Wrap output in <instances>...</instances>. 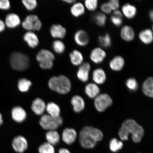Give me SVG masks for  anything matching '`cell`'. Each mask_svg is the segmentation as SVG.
I'll return each instance as SVG.
<instances>
[{"instance_id":"1","label":"cell","mask_w":153,"mask_h":153,"mask_svg":"<svg viewBox=\"0 0 153 153\" xmlns=\"http://www.w3.org/2000/svg\"><path fill=\"white\" fill-rule=\"evenodd\" d=\"M144 133V130L141 126L134 120L129 119L126 120L122 124L118 135L122 140L126 141L128 139L129 135L131 134L133 141L137 143L140 142Z\"/></svg>"},{"instance_id":"2","label":"cell","mask_w":153,"mask_h":153,"mask_svg":"<svg viewBox=\"0 0 153 153\" xmlns=\"http://www.w3.org/2000/svg\"><path fill=\"white\" fill-rule=\"evenodd\" d=\"M103 134L100 130L96 128L87 126L80 132L79 141L83 148L91 149L94 148L97 142L102 140Z\"/></svg>"},{"instance_id":"3","label":"cell","mask_w":153,"mask_h":153,"mask_svg":"<svg viewBox=\"0 0 153 153\" xmlns=\"http://www.w3.org/2000/svg\"><path fill=\"white\" fill-rule=\"evenodd\" d=\"M50 88L62 94H66L71 91V82L68 77L61 75L51 77L48 82Z\"/></svg>"},{"instance_id":"4","label":"cell","mask_w":153,"mask_h":153,"mask_svg":"<svg viewBox=\"0 0 153 153\" xmlns=\"http://www.w3.org/2000/svg\"><path fill=\"white\" fill-rule=\"evenodd\" d=\"M10 63L14 70L18 71H24L29 66L30 61L27 55L19 51H15L11 54Z\"/></svg>"},{"instance_id":"5","label":"cell","mask_w":153,"mask_h":153,"mask_svg":"<svg viewBox=\"0 0 153 153\" xmlns=\"http://www.w3.org/2000/svg\"><path fill=\"white\" fill-rule=\"evenodd\" d=\"M63 122L62 118L60 116L55 117L45 114L40 118L39 124L43 129L50 131L58 129L62 125Z\"/></svg>"},{"instance_id":"6","label":"cell","mask_w":153,"mask_h":153,"mask_svg":"<svg viewBox=\"0 0 153 153\" xmlns=\"http://www.w3.org/2000/svg\"><path fill=\"white\" fill-rule=\"evenodd\" d=\"M22 25V27L27 31H39L42 26L41 20L37 15L34 14L27 16Z\"/></svg>"},{"instance_id":"7","label":"cell","mask_w":153,"mask_h":153,"mask_svg":"<svg viewBox=\"0 0 153 153\" xmlns=\"http://www.w3.org/2000/svg\"><path fill=\"white\" fill-rule=\"evenodd\" d=\"M95 99V108L100 112L104 111L112 104L113 101L111 98L106 94H99Z\"/></svg>"},{"instance_id":"8","label":"cell","mask_w":153,"mask_h":153,"mask_svg":"<svg viewBox=\"0 0 153 153\" xmlns=\"http://www.w3.org/2000/svg\"><path fill=\"white\" fill-rule=\"evenodd\" d=\"M107 57V53L101 47L94 48L91 51L89 58L95 64H100L104 62Z\"/></svg>"},{"instance_id":"9","label":"cell","mask_w":153,"mask_h":153,"mask_svg":"<svg viewBox=\"0 0 153 153\" xmlns=\"http://www.w3.org/2000/svg\"><path fill=\"white\" fill-rule=\"evenodd\" d=\"M74 42L76 45L81 47H85L89 45L90 41L89 34L83 30H78L74 36Z\"/></svg>"},{"instance_id":"10","label":"cell","mask_w":153,"mask_h":153,"mask_svg":"<svg viewBox=\"0 0 153 153\" xmlns=\"http://www.w3.org/2000/svg\"><path fill=\"white\" fill-rule=\"evenodd\" d=\"M91 69L90 64L89 62H84L79 66L76 72V76L78 79L84 82H87L89 79Z\"/></svg>"},{"instance_id":"11","label":"cell","mask_w":153,"mask_h":153,"mask_svg":"<svg viewBox=\"0 0 153 153\" xmlns=\"http://www.w3.org/2000/svg\"><path fill=\"white\" fill-rule=\"evenodd\" d=\"M120 36L122 40L127 42L134 41L135 37V33L134 28L129 25L122 27L120 32Z\"/></svg>"},{"instance_id":"12","label":"cell","mask_w":153,"mask_h":153,"mask_svg":"<svg viewBox=\"0 0 153 153\" xmlns=\"http://www.w3.org/2000/svg\"><path fill=\"white\" fill-rule=\"evenodd\" d=\"M126 61L124 57L121 55H117L111 59L108 65L113 71H121L125 67Z\"/></svg>"},{"instance_id":"13","label":"cell","mask_w":153,"mask_h":153,"mask_svg":"<svg viewBox=\"0 0 153 153\" xmlns=\"http://www.w3.org/2000/svg\"><path fill=\"white\" fill-rule=\"evenodd\" d=\"M12 146L15 152L22 153L27 148V141L24 137L18 136L13 139Z\"/></svg>"},{"instance_id":"14","label":"cell","mask_w":153,"mask_h":153,"mask_svg":"<svg viewBox=\"0 0 153 153\" xmlns=\"http://www.w3.org/2000/svg\"><path fill=\"white\" fill-rule=\"evenodd\" d=\"M50 33L53 38L57 39H63L66 34L65 28L60 24H53L51 26Z\"/></svg>"},{"instance_id":"15","label":"cell","mask_w":153,"mask_h":153,"mask_svg":"<svg viewBox=\"0 0 153 153\" xmlns=\"http://www.w3.org/2000/svg\"><path fill=\"white\" fill-rule=\"evenodd\" d=\"M139 39L141 43L145 45H150L153 41V30L152 29H144L139 32Z\"/></svg>"},{"instance_id":"16","label":"cell","mask_w":153,"mask_h":153,"mask_svg":"<svg viewBox=\"0 0 153 153\" xmlns=\"http://www.w3.org/2000/svg\"><path fill=\"white\" fill-rule=\"evenodd\" d=\"M121 11L123 16L130 20L134 18L137 12V7L129 3H126L122 6Z\"/></svg>"},{"instance_id":"17","label":"cell","mask_w":153,"mask_h":153,"mask_svg":"<svg viewBox=\"0 0 153 153\" xmlns=\"http://www.w3.org/2000/svg\"><path fill=\"white\" fill-rule=\"evenodd\" d=\"M11 114L13 119L18 123L23 122L27 117L26 111L20 106H16L13 108L11 110Z\"/></svg>"},{"instance_id":"18","label":"cell","mask_w":153,"mask_h":153,"mask_svg":"<svg viewBox=\"0 0 153 153\" xmlns=\"http://www.w3.org/2000/svg\"><path fill=\"white\" fill-rule=\"evenodd\" d=\"M23 39L28 46L31 48H35L39 43V38L34 32H27L24 34Z\"/></svg>"},{"instance_id":"19","label":"cell","mask_w":153,"mask_h":153,"mask_svg":"<svg viewBox=\"0 0 153 153\" xmlns=\"http://www.w3.org/2000/svg\"><path fill=\"white\" fill-rule=\"evenodd\" d=\"M36 60L39 63L41 62L52 61L55 59L53 53L47 49H42L40 50L36 54Z\"/></svg>"},{"instance_id":"20","label":"cell","mask_w":153,"mask_h":153,"mask_svg":"<svg viewBox=\"0 0 153 153\" xmlns=\"http://www.w3.org/2000/svg\"><path fill=\"white\" fill-rule=\"evenodd\" d=\"M5 24L7 27L14 28L22 24L20 16L14 13H10L6 17Z\"/></svg>"},{"instance_id":"21","label":"cell","mask_w":153,"mask_h":153,"mask_svg":"<svg viewBox=\"0 0 153 153\" xmlns=\"http://www.w3.org/2000/svg\"><path fill=\"white\" fill-rule=\"evenodd\" d=\"M76 137L77 133L74 129L66 128L62 132V140L67 144L71 145L74 143L75 142Z\"/></svg>"},{"instance_id":"22","label":"cell","mask_w":153,"mask_h":153,"mask_svg":"<svg viewBox=\"0 0 153 153\" xmlns=\"http://www.w3.org/2000/svg\"><path fill=\"white\" fill-rule=\"evenodd\" d=\"M46 105L42 99L37 98L35 99L32 103L31 109L33 111L38 115H42L46 109Z\"/></svg>"},{"instance_id":"23","label":"cell","mask_w":153,"mask_h":153,"mask_svg":"<svg viewBox=\"0 0 153 153\" xmlns=\"http://www.w3.org/2000/svg\"><path fill=\"white\" fill-rule=\"evenodd\" d=\"M71 62L73 65L80 66L84 62L83 53L77 49H74L69 54Z\"/></svg>"},{"instance_id":"24","label":"cell","mask_w":153,"mask_h":153,"mask_svg":"<svg viewBox=\"0 0 153 153\" xmlns=\"http://www.w3.org/2000/svg\"><path fill=\"white\" fill-rule=\"evenodd\" d=\"M106 76V72L102 68H96L93 72L92 78L96 84L101 85L105 83Z\"/></svg>"},{"instance_id":"25","label":"cell","mask_w":153,"mask_h":153,"mask_svg":"<svg viewBox=\"0 0 153 153\" xmlns=\"http://www.w3.org/2000/svg\"><path fill=\"white\" fill-rule=\"evenodd\" d=\"M71 15L75 18H79L85 14V9L83 3L76 1L72 4L70 8Z\"/></svg>"},{"instance_id":"26","label":"cell","mask_w":153,"mask_h":153,"mask_svg":"<svg viewBox=\"0 0 153 153\" xmlns=\"http://www.w3.org/2000/svg\"><path fill=\"white\" fill-rule=\"evenodd\" d=\"M71 103L74 111L76 113L81 112L85 108V101L79 96L76 95L73 97Z\"/></svg>"},{"instance_id":"27","label":"cell","mask_w":153,"mask_h":153,"mask_svg":"<svg viewBox=\"0 0 153 153\" xmlns=\"http://www.w3.org/2000/svg\"><path fill=\"white\" fill-rule=\"evenodd\" d=\"M143 91L147 96L150 97H153V78L150 76L145 80L142 86Z\"/></svg>"},{"instance_id":"28","label":"cell","mask_w":153,"mask_h":153,"mask_svg":"<svg viewBox=\"0 0 153 153\" xmlns=\"http://www.w3.org/2000/svg\"><path fill=\"white\" fill-rule=\"evenodd\" d=\"M92 20L94 22L100 27H103L106 25L107 18L106 15L101 12H97L91 16Z\"/></svg>"},{"instance_id":"29","label":"cell","mask_w":153,"mask_h":153,"mask_svg":"<svg viewBox=\"0 0 153 153\" xmlns=\"http://www.w3.org/2000/svg\"><path fill=\"white\" fill-rule=\"evenodd\" d=\"M100 92V89L97 84L91 83L86 86L85 92L91 98H96L99 95Z\"/></svg>"},{"instance_id":"30","label":"cell","mask_w":153,"mask_h":153,"mask_svg":"<svg viewBox=\"0 0 153 153\" xmlns=\"http://www.w3.org/2000/svg\"><path fill=\"white\" fill-rule=\"evenodd\" d=\"M45 110L48 114L53 117H57L60 116V108L58 105L53 102H49L46 105Z\"/></svg>"},{"instance_id":"31","label":"cell","mask_w":153,"mask_h":153,"mask_svg":"<svg viewBox=\"0 0 153 153\" xmlns=\"http://www.w3.org/2000/svg\"><path fill=\"white\" fill-rule=\"evenodd\" d=\"M46 138L48 143L54 146L57 144L60 140V136L56 130L48 131L46 134Z\"/></svg>"},{"instance_id":"32","label":"cell","mask_w":153,"mask_h":153,"mask_svg":"<svg viewBox=\"0 0 153 153\" xmlns=\"http://www.w3.org/2000/svg\"><path fill=\"white\" fill-rule=\"evenodd\" d=\"M98 41L99 45L101 48H110L112 44V39L110 34L108 33H105L102 35H100L98 38Z\"/></svg>"},{"instance_id":"33","label":"cell","mask_w":153,"mask_h":153,"mask_svg":"<svg viewBox=\"0 0 153 153\" xmlns=\"http://www.w3.org/2000/svg\"><path fill=\"white\" fill-rule=\"evenodd\" d=\"M32 85L30 80L22 78L19 80L18 86L19 91L22 92H26L29 91Z\"/></svg>"},{"instance_id":"34","label":"cell","mask_w":153,"mask_h":153,"mask_svg":"<svg viewBox=\"0 0 153 153\" xmlns=\"http://www.w3.org/2000/svg\"><path fill=\"white\" fill-rule=\"evenodd\" d=\"M52 48L53 51L58 54H62L66 49V46L63 42L59 39H56L53 42Z\"/></svg>"},{"instance_id":"35","label":"cell","mask_w":153,"mask_h":153,"mask_svg":"<svg viewBox=\"0 0 153 153\" xmlns=\"http://www.w3.org/2000/svg\"><path fill=\"white\" fill-rule=\"evenodd\" d=\"M123 143L122 141L118 140L116 138L112 139L109 143L110 150L114 153L119 152L123 148Z\"/></svg>"},{"instance_id":"36","label":"cell","mask_w":153,"mask_h":153,"mask_svg":"<svg viewBox=\"0 0 153 153\" xmlns=\"http://www.w3.org/2000/svg\"><path fill=\"white\" fill-rule=\"evenodd\" d=\"M83 4L85 9L91 12H94L98 7L99 1L97 0H85Z\"/></svg>"},{"instance_id":"37","label":"cell","mask_w":153,"mask_h":153,"mask_svg":"<svg viewBox=\"0 0 153 153\" xmlns=\"http://www.w3.org/2000/svg\"><path fill=\"white\" fill-rule=\"evenodd\" d=\"M39 153H55V149L53 145L49 143H44L39 147Z\"/></svg>"},{"instance_id":"38","label":"cell","mask_w":153,"mask_h":153,"mask_svg":"<svg viewBox=\"0 0 153 153\" xmlns=\"http://www.w3.org/2000/svg\"><path fill=\"white\" fill-rule=\"evenodd\" d=\"M22 3L25 8L29 11L34 10L38 5L37 1L36 0H23Z\"/></svg>"},{"instance_id":"39","label":"cell","mask_w":153,"mask_h":153,"mask_svg":"<svg viewBox=\"0 0 153 153\" xmlns=\"http://www.w3.org/2000/svg\"><path fill=\"white\" fill-rule=\"evenodd\" d=\"M126 85L128 88L132 91H136L138 87L137 80L134 78H130L126 82Z\"/></svg>"},{"instance_id":"40","label":"cell","mask_w":153,"mask_h":153,"mask_svg":"<svg viewBox=\"0 0 153 153\" xmlns=\"http://www.w3.org/2000/svg\"><path fill=\"white\" fill-rule=\"evenodd\" d=\"M110 21L114 26L117 27L121 26L123 23V18L113 15L111 16Z\"/></svg>"},{"instance_id":"41","label":"cell","mask_w":153,"mask_h":153,"mask_svg":"<svg viewBox=\"0 0 153 153\" xmlns=\"http://www.w3.org/2000/svg\"><path fill=\"white\" fill-rule=\"evenodd\" d=\"M100 8L101 12L106 15H109L112 12L108 2L102 3L100 5Z\"/></svg>"},{"instance_id":"42","label":"cell","mask_w":153,"mask_h":153,"mask_svg":"<svg viewBox=\"0 0 153 153\" xmlns=\"http://www.w3.org/2000/svg\"><path fill=\"white\" fill-rule=\"evenodd\" d=\"M108 2L112 11L117 10L120 8V2L118 0H110Z\"/></svg>"},{"instance_id":"43","label":"cell","mask_w":153,"mask_h":153,"mask_svg":"<svg viewBox=\"0 0 153 153\" xmlns=\"http://www.w3.org/2000/svg\"><path fill=\"white\" fill-rule=\"evenodd\" d=\"M39 66L44 70H49L53 68V62L47 61L39 63Z\"/></svg>"},{"instance_id":"44","label":"cell","mask_w":153,"mask_h":153,"mask_svg":"<svg viewBox=\"0 0 153 153\" xmlns=\"http://www.w3.org/2000/svg\"><path fill=\"white\" fill-rule=\"evenodd\" d=\"M10 3L8 0H0V9L7 10L10 7Z\"/></svg>"},{"instance_id":"45","label":"cell","mask_w":153,"mask_h":153,"mask_svg":"<svg viewBox=\"0 0 153 153\" xmlns=\"http://www.w3.org/2000/svg\"><path fill=\"white\" fill-rule=\"evenodd\" d=\"M113 15L123 18V15L122 14L121 11L119 10L113 11Z\"/></svg>"},{"instance_id":"46","label":"cell","mask_w":153,"mask_h":153,"mask_svg":"<svg viewBox=\"0 0 153 153\" xmlns=\"http://www.w3.org/2000/svg\"><path fill=\"white\" fill-rule=\"evenodd\" d=\"M5 22L2 20H0V32H3L5 30Z\"/></svg>"},{"instance_id":"47","label":"cell","mask_w":153,"mask_h":153,"mask_svg":"<svg viewBox=\"0 0 153 153\" xmlns=\"http://www.w3.org/2000/svg\"><path fill=\"white\" fill-rule=\"evenodd\" d=\"M59 153H71L70 151L65 148H62L59 150Z\"/></svg>"},{"instance_id":"48","label":"cell","mask_w":153,"mask_h":153,"mask_svg":"<svg viewBox=\"0 0 153 153\" xmlns=\"http://www.w3.org/2000/svg\"><path fill=\"white\" fill-rule=\"evenodd\" d=\"M63 1L65 3L69 4H73L76 1L75 0H64Z\"/></svg>"},{"instance_id":"49","label":"cell","mask_w":153,"mask_h":153,"mask_svg":"<svg viewBox=\"0 0 153 153\" xmlns=\"http://www.w3.org/2000/svg\"><path fill=\"white\" fill-rule=\"evenodd\" d=\"M149 16L150 18V20L152 22L153 19V10H151L149 11Z\"/></svg>"},{"instance_id":"50","label":"cell","mask_w":153,"mask_h":153,"mask_svg":"<svg viewBox=\"0 0 153 153\" xmlns=\"http://www.w3.org/2000/svg\"><path fill=\"white\" fill-rule=\"evenodd\" d=\"M3 123V116L0 113V126L2 125Z\"/></svg>"}]
</instances>
